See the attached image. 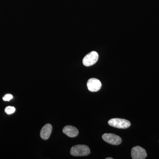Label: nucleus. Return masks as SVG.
Listing matches in <instances>:
<instances>
[{
  "label": "nucleus",
  "instance_id": "1",
  "mask_svg": "<svg viewBox=\"0 0 159 159\" xmlns=\"http://www.w3.org/2000/svg\"><path fill=\"white\" fill-rule=\"evenodd\" d=\"M70 152L71 155L73 156H86L90 153V150L87 145H79L73 146Z\"/></svg>",
  "mask_w": 159,
  "mask_h": 159
},
{
  "label": "nucleus",
  "instance_id": "2",
  "mask_svg": "<svg viewBox=\"0 0 159 159\" xmlns=\"http://www.w3.org/2000/svg\"><path fill=\"white\" fill-rule=\"evenodd\" d=\"M108 124L111 126L119 129L128 128L130 126L131 123L128 120L125 119L114 118L108 121Z\"/></svg>",
  "mask_w": 159,
  "mask_h": 159
},
{
  "label": "nucleus",
  "instance_id": "3",
  "mask_svg": "<svg viewBox=\"0 0 159 159\" xmlns=\"http://www.w3.org/2000/svg\"><path fill=\"white\" fill-rule=\"evenodd\" d=\"M99 55L96 51H92L89 53L83 59V64L85 66L93 65L98 61Z\"/></svg>",
  "mask_w": 159,
  "mask_h": 159
},
{
  "label": "nucleus",
  "instance_id": "4",
  "mask_svg": "<svg viewBox=\"0 0 159 159\" xmlns=\"http://www.w3.org/2000/svg\"><path fill=\"white\" fill-rule=\"evenodd\" d=\"M102 139L105 142L111 145H120L122 142V139L119 136L113 134H104L102 135Z\"/></svg>",
  "mask_w": 159,
  "mask_h": 159
},
{
  "label": "nucleus",
  "instance_id": "5",
  "mask_svg": "<svg viewBox=\"0 0 159 159\" xmlns=\"http://www.w3.org/2000/svg\"><path fill=\"white\" fill-rule=\"evenodd\" d=\"M147 153L145 149L137 146L132 148L131 150V157L133 159H144L147 157Z\"/></svg>",
  "mask_w": 159,
  "mask_h": 159
},
{
  "label": "nucleus",
  "instance_id": "6",
  "mask_svg": "<svg viewBox=\"0 0 159 159\" xmlns=\"http://www.w3.org/2000/svg\"><path fill=\"white\" fill-rule=\"evenodd\" d=\"M87 85L89 91L92 92H96L100 90L102 84L99 80L93 78L89 80Z\"/></svg>",
  "mask_w": 159,
  "mask_h": 159
},
{
  "label": "nucleus",
  "instance_id": "7",
  "mask_svg": "<svg viewBox=\"0 0 159 159\" xmlns=\"http://www.w3.org/2000/svg\"><path fill=\"white\" fill-rule=\"evenodd\" d=\"M62 131L64 134L70 138L77 137L79 134L77 129L72 125H66L63 129Z\"/></svg>",
  "mask_w": 159,
  "mask_h": 159
},
{
  "label": "nucleus",
  "instance_id": "8",
  "mask_svg": "<svg viewBox=\"0 0 159 159\" xmlns=\"http://www.w3.org/2000/svg\"><path fill=\"white\" fill-rule=\"evenodd\" d=\"M52 131V126L51 124H47L44 125L40 132V137L43 140H46L50 138Z\"/></svg>",
  "mask_w": 159,
  "mask_h": 159
},
{
  "label": "nucleus",
  "instance_id": "9",
  "mask_svg": "<svg viewBox=\"0 0 159 159\" xmlns=\"http://www.w3.org/2000/svg\"><path fill=\"white\" fill-rule=\"evenodd\" d=\"M5 112L8 115H11L15 111L16 109L13 107L8 106L5 108Z\"/></svg>",
  "mask_w": 159,
  "mask_h": 159
},
{
  "label": "nucleus",
  "instance_id": "10",
  "mask_svg": "<svg viewBox=\"0 0 159 159\" xmlns=\"http://www.w3.org/2000/svg\"><path fill=\"white\" fill-rule=\"evenodd\" d=\"M13 98V96L11 94H8L5 95L4 97H3V99L4 101H9Z\"/></svg>",
  "mask_w": 159,
  "mask_h": 159
},
{
  "label": "nucleus",
  "instance_id": "11",
  "mask_svg": "<svg viewBox=\"0 0 159 159\" xmlns=\"http://www.w3.org/2000/svg\"><path fill=\"white\" fill-rule=\"evenodd\" d=\"M113 158H111V157H108L107 158H106V159H113Z\"/></svg>",
  "mask_w": 159,
  "mask_h": 159
}]
</instances>
